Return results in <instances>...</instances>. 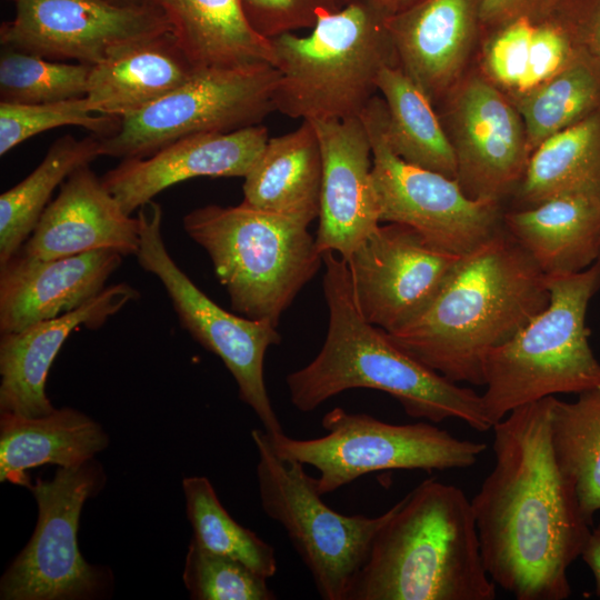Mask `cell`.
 Returning a JSON list of instances; mask_svg holds the SVG:
<instances>
[{"label": "cell", "mask_w": 600, "mask_h": 600, "mask_svg": "<svg viewBox=\"0 0 600 600\" xmlns=\"http://www.w3.org/2000/svg\"><path fill=\"white\" fill-rule=\"evenodd\" d=\"M546 274L500 227L461 257L432 300L389 337L456 382L483 386L487 354L549 303Z\"/></svg>", "instance_id": "7a4b0ae2"}, {"label": "cell", "mask_w": 600, "mask_h": 600, "mask_svg": "<svg viewBox=\"0 0 600 600\" xmlns=\"http://www.w3.org/2000/svg\"><path fill=\"white\" fill-rule=\"evenodd\" d=\"M511 100L532 153L549 137L600 110V64L584 51L563 71Z\"/></svg>", "instance_id": "1f68e13d"}, {"label": "cell", "mask_w": 600, "mask_h": 600, "mask_svg": "<svg viewBox=\"0 0 600 600\" xmlns=\"http://www.w3.org/2000/svg\"><path fill=\"white\" fill-rule=\"evenodd\" d=\"M471 500L427 479L396 503L348 600H493Z\"/></svg>", "instance_id": "277c9868"}, {"label": "cell", "mask_w": 600, "mask_h": 600, "mask_svg": "<svg viewBox=\"0 0 600 600\" xmlns=\"http://www.w3.org/2000/svg\"><path fill=\"white\" fill-rule=\"evenodd\" d=\"M14 17L0 28L1 47L49 60L96 66L139 42L171 32L153 2L16 0Z\"/></svg>", "instance_id": "5bb4252c"}, {"label": "cell", "mask_w": 600, "mask_h": 600, "mask_svg": "<svg viewBox=\"0 0 600 600\" xmlns=\"http://www.w3.org/2000/svg\"><path fill=\"white\" fill-rule=\"evenodd\" d=\"M120 122L121 118L96 114L86 97L32 104L0 102V154L58 127L79 126L99 137H109Z\"/></svg>", "instance_id": "e575fe53"}, {"label": "cell", "mask_w": 600, "mask_h": 600, "mask_svg": "<svg viewBox=\"0 0 600 600\" xmlns=\"http://www.w3.org/2000/svg\"><path fill=\"white\" fill-rule=\"evenodd\" d=\"M359 118L372 150V182L380 222L404 224L432 248L464 256L501 226L499 202L468 197L456 178L411 164L391 148L386 104L374 96Z\"/></svg>", "instance_id": "4fadbf2b"}, {"label": "cell", "mask_w": 600, "mask_h": 600, "mask_svg": "<svg viewBox=\"0 0 600 600\" xmlns=\"http://www.w3.org/2000/svg\"><path fill=\"white\" fill-rule=\"evenodd\" d=\"M108 444L103 428L72 408L54 409L42 417L0 412V481L29 488V469L79 467Z\"/></svg>", "instance_id": "d4e9b609"}, {"label": "cell", "mask_w": 600, "mask_h": 600, "mask_svg": "<svg viewBox=\"0 0 600 600\" xmlns=\"http://www.w3.org/2000/svg\"><path fill=\"white\" fill-rule=\"evenodd\" d=\"M341 7L354 2L363 1L377 9H379L386 16H392L399 13L423 0H336Z\"/></svg>", "instance_id": "7bdbcfd3"}, {"label": "cell", "mask_w": 600, "mask_h": 600, "mask_svg": "<svg viewBox=\"0 0 600 600\" xmlns=\"http://www.w3.org/2000/svg\"><path fill=\"white\" fill-rule=\"evenodd\" d=\"M599 259H600V257H599Z\"/></svg>", "instance_id": "bcb514c9"}, {"label": "cell", "mask_w": 600, "mask_h": 600, "mask_svg": "<svg viewBox=\"0 0 600 600\" xmlns=\"http://www.w3.org/2000/svg\"><path fill=\"white\" fill-rule=\"evenodd\" d=\"M580 557L592 572L596 594L600 599V526L591 530Z\"/></svg>", "instance_id": "b9f144b4"}, {"label": "cell", "mask_w": 600, "mask_h": 600, "mask_svg": "<svg viewBox=\"0 0 600 600\" xmlns=\"http://www.w3.org/2000/svg\"><path fill=\"white\" fill-rule=\"evenodd\" d=\"M10 1L16 2V0H10Z\"/></svg>", "instance_id": "f6af8a7d"}, {"label": "cell", "mask_w": 600, "mask_h": 600, "mask_svg": "<svg viewBox=\"0 0 600 600\" xmlns=\"http://www.w3.org/2000/svg\"><path fill=\"white\" fill-rule=\"evenodd\" d=\"M533 27L530 19L518 18L492 30L483 47L484 77L512 96L527 74Z\"/></svg>", "instance_id": "8d00e7d4"}, {"label": "cell", "mask_w": 600, "mask_h": 600, "mask_svg": "<svg viewBox=\"0 0 600 600\" xmlns=\"http://www.w3.org/2000/svg\"><path fill=\"white\" fill-rule=\"evenodd\" d=\"M196 69L276 64L271 39L250 23L242 0H152Z\"/></svg>", "instance_id": "4316f807"}, {"label": "cell", "mask_w": 600, "mask_h": 600, "mask_svg": "<svg viewBox=\"0 0 600 600\" xmlns=\"http://www.w3.org/2000/svg\"><path fill=\"white\" fill-rule=\"evenodd\" d=\"M251 438L258 451L262 510L283 527L320 597L348 600L372 542L396 504L376 517L339 513L322 500L303 463L277 453L268 432L253 429Z\"/></svg>", "instance_id": "ba28073f"}, {"label": "cell", "mask_w": 600, "mask_h": 600, "mask_svg": "<svg viewBox=\"0 0 600 600\" xmlns=\"http://www.w3.org/2000/svg\"><path fill=\"white\" fill-rule=\"evenodd\" d=\"M559 0H480L481 30H494L518 18L533 23L550 18Z\"/></svg>", "instance_id": "60d3db41"}, {"label": "cell", "mask_w": 600, "mask_h": 600, "mask_svg": "<svg viewBox=\"0 0 600 600\" xmlns=\"http://www.w3.org/2000/svg\"><path fill=\"white\" fill-rule=\"evenodd\" d=\"M120 3H141V2H148L150 0H112Z\"/></svg>", "instance_id": "ee69618b"}, {"label": "cell", "mask_w": 600, "mask_h": 600, "mask_svg": "<svg viewBox=\"0 0 600 600\" xmlns=\"http://www.w3.org/2000/svg\"><path fill=\"white\" fill-rule=\"evenodd\" d=\"M91 67L2 47L0 102L32 104L86 97Z\"/></svg>", "instance_id": "836d02e7"}, {"label": "cell", "mask_w": 600, "mask_h": 600, "mask_svg": "<svg viewBox=\"0 0 600 600\" xmlns=\"http://www.w3.org/2000/svg\"><path fill=\"white\" fill-rule=\"evenodd\" d=\"M182 226L208 253L231 307L276 326L323 263L309 226L243 202L193 209Z\"/></svg>", "instance_id": "52a82bcc"}, {"label": "cell", "mask_w": 600, "mask_h": 600, "mask_svg": "<svg viewBox=\"0 0 600 600\" xmlns=\"http://www.w3.org/2000/svg\"><path fill=\"white\" fill-rule=\"evenodd\" d=\"M550 430L557 462L592 524L600 511V386L582 391L573 402L553 397Z\"/></svg>", "instance_id": "4dcf8cb0"}, {"label": "cell", "mask_w": 600, "mask_h": 600, "mask_svg": "<svg viewBox=\"0 0 600 600\" xmlns=\"http://www.w3.org/2000/svg\"><path fill=\"white\" fill-rule=\"evenodd\" d=\"M439 116L453 146L457 180L471 199L499 202L517 190L530 151L513 101L484 76L460 80Z\"/></svg>", "instance_id": "9a60e30c"}, {"label": "cell", "mask_w": 600, "mask_h": 600, "mask_svg": "<svg viewBox=\"0 0 600 600\" xmlns=\"http://www.w3.org/2000/svg\"><path fill=\"white\" fill-rule=\"evenodd\" d=\"M182 490L192 539L209 551L244 563L267 579L276 574L274 548L229 514L209 479L186 477Z\"/></svg>", "instance_id": "d6a6232c"}, {"label": "cell", "mask_w": 600, "mask_h": 600, "mask_svg": "<svg viewBox=\"0 0 600 600\" xmlns=\"http://www.w3.org/2000/svg\"><path fill=\"white\" fill-rule=\"evenodd\" d=\"M461 257L430 247L404 224L388 222L346 263L359 310L367 321L391 332L432 300Z\"/></svg>", "instance_id": "2e32d148"}, {"label": "cell", "mask_w": 600, "mask_h": 600, "mask_svg": "<svg viewBox=\"0 0 600 600\" xmlns=\"http://www.w3.org/2000/svg\"><path fill=\"white\" fill-rule=\"evenodd\" d=\"M196 70L168 32L92 66L86 98L93 112L122 119L168 96Z\"/></svg>", "instance_id": "cb8c5ba5"}, {"label": "cell", "mask_w": 600, "mask_h": 600, "mask_svg": "<svg viewBox=\"0 0 600 600\" xmlns=\"http://www.w3.org/2000/svg\"><path fill=\"white\" fill-rule=\"evenodd\" d=\"M569 192L600 193V110L539 144L516 190L524 208Z\"/></svg>", "instance_id": "f1b7e54d"}, {"label": "cell", "mask_w": 600, "mask_h": 600, "mask_svg": "<svg viewBox=\"0 0 600 600\" xmlns=\"http://www.w3.org/2000/svg\"><path fill=\"white\" fill-rule=\"evenodd\" d=\"M546 283L548 306L484 359L481 400L492 426L519 407L600 386L586 323L600 259L577 273L546 276Z\"/></svg>", "instance_id": "5b68a950"}, {"label": "cell", "mask_w": 600, "mask_h": 600, "mask_svg": "<svg viewBox=\"0 0 600 600\" xmlns=\"http://www.w3.org/2000/svg\"><path fill=\"white\" fill-rule=\"evenodd\" d=\"M139 291L126 282L106 287L98 296L59 317L0 337V412L42 417L56 408L46 393L51 364L70 333L80 327L100 328Z\"/></svg>", "instance_id": "44dd1931"}, {"label": "cell", "mask_w": 600, "mask_h": 600, "mask_svg": "<svg viewBox=\"0 0 600 600\" xmlns=\"http://www.w3.org/2000/svg\"><path fill=\"white\" fill-rule=\"evenodd\" d=\"M386 104V133L404 161L457 178L453 146L434 106L397 63L384 64L376 79Z\"/></svg>", "instance_id": "83f0119b"}, {"label": "cell", "mask_w": 600, "mask_h": 600, "mask_svg": "<svg viewBox=\"0 0 600 600\" xmlns=\"http://www.w3.org/2000/svg\"><path fill=\"white\" fill-rule=\"evenodd\" d=\"M386 17L354 1L321 13L308 36L271 38L280 73L276 111L301 120L359 117L376 96L380 69L396 63Z\"/></svg>", "instance_id": "8992f818"}, {"label": "cell", "mask_w": 600, "mask_h": 600, "mask_svg": "<svg viewBox=\"0 0 600 600\" xmlns=\"http://www.w3.org/2000/svg\"><path fill=\"white\" fill-rule=\"evenodd\" d=\"M552 400L492 426L494 464L471 499L486 570L517 600L568 599L569 568L591 532L553 452Z\"/></svg>", "instance_id": "6da1fadb"}, {"label": "cell", "mask_w": 600, "mask_h": 600, "mask_svg": "<svg viewBox=\"0 0 600 600\" xmlns=\"http://www.w3.org/2000/svg\"><path fill=\"white\" fill-rule=\"evenodd\" d=\"M104 481L102 467L92 459L79 467H58L52 479L30 483L37 524L1 577L0 599L87 600L102 594L110 573L81 556L78 529L84 502Z\"/></svg>", "instance_id": "7c38bea8"}, {"label": "cell", "mask_w": 600, "mask_h": 600, "mask_svg": "<svg viewBox=\"0 0 600 600\" xmlns=\"http://www.w3.org/2000/svg\"><path fill=\"white\" fill-rule=\"evenodd\" d=\"M322 427L327 433L313 439L268 433L279 456L319 471L316 484L322 496L377 471L469 468L487 449L484 442L459 439L432 423L394 424L342 408L327 412Z\"/></svg>", "instance_id": "9c48e42d"}, {"label": "cell", "mask_w": 600, "mask_h": 600, "mask_svg": "<svg viewBox=\"0 0 600 600\" xmlns=\"http://www.w3.org/2000/svg\"><path fill=\"white\" fill-rule=\"evenodd\" d=\"M280 73L267 62L197 69L188 81L101 137L102 156L143 158L197 133L232 132L261 124L276 111Z\"/></svg>", "instance_id": "30bf717a"}, {"label": "cell", "mask_w": 600, "mask_h": 600, "mask_svg": "<svg viewBox=\"0 0 600 600\" xmlns=\"http://www.w3.org/2000/svg\"><path fill=\"white\" fill-rule=\"evenodd\" d=\"M322 157L310 120L286 134L269 138L244 177L242 202L309 226L319 216Z\"/></svg>", "instance_id": "484cf974"}, {"label": "cell", "mask_w": 600, "mask_h": 600, "mask_svg": "<svg viewBox=\"0 0 600 600\" xmlns=\"http://www.w3.org/2000/svg\"><path fill=\"white\" fill-rule=\"evenodd\" d=\"M122 258L110 249L49 260L19 251L0 264V333L81 307L106 288Z\"/></svg>", "instance_id": "7402d4cb"}, {"label": "cell", "mask_w": 600, "mask_h": 600, "mask_svg": "<svg viewBox=\"0 0 600 600\" xmlns=\"http://www.w3.org/2000/svg\"><path fill=\"white\" fill-rule=\"evenodd\" d=\"M554 14L600 64V0H559Z\"/></svg>", "instance_id": "ab89813d"}, {"label": "cell", "mask_w": 600, "mask_h": 600, "mask_svg": "<svg viewBox=\"0 0 600 600\" xmlns=\"http://www.w3.org/2000/svg\"><path fill=\"white\" fill-rule=\"evenodd\" d=\"M269 140L262 124L180 138L143 158L122 160L101 180L131 214L171 186L198 177H246Z\"/></svg>", "instance_id": "ac0fdd59"}, {"label": "cell", "mask_w": 600, "mask_h": 600, "mask_svg": "<svg viewBox=\"0 0 600 600\" xmlns=\"http://www.w3.org/2000/svg\"><path fill=\"white\" fill-rule=\"evenodd\" d=\"M599 526H600V523H599Z\"/></svg>", "instance_id": "7dc6e473"}, {"label": "cell", "mask_w": 600, "mask_h": 600, "mask_svg": "<svg viewBox=\"0 0 600 600\" xmlns=\"http://www.w3.org/2000/svg\"><path fill=\"white\" fill-rule=\"evenodd\" d=\"M546 276L583 271L600 257V193L569 192L502 217Z\"/></svg>", "instance_id": "603a6c76"}, {"label": "cell", "mask_w": 600, "mask_h": 600, "mask_svg": "<svg viewBox=\"0 0 600 600\" xmlns=\"http://www.w3.org/2000/svg\"><path fill=\"white\" fill-rule=\"evenodd\" d=\"M139 266L159 279L183 329L221 359L232 374L239 398L258 417L270 436L283 432L264 381V357L281 342L274 323L233 314L218 306L180 269L162 237V209L150 201L138 210Z\"/></svg>", "instance_id": "8fae6325"}, {"label": "cell", "mask_w": 600, "mask_h": 600, "mask_svg": "<svg viewBox=\"0 0 600 600\" xmlns=\"http://www.w3.org/2000/svg\"><path fill=\"white\" fill-rule=\"evenodd\" d=\"M251 26L268 39L311 29L319 16L342 7L336 0H242Z\"/></svg>", "instance_id": "f35d334b"}, {"label": "cell", "mask_w": 600, "mask_h": 600, "mask_svg": "<svg viewBox=\"0 0 600 600\" xmlns=\"http://www.w3.org/2000/svg\"><path fill=\"white\" fill-rule=\"evenodd\" d=\"M140 222L128 214L89 166L74 170L49 202L20 252L49 260L110 249L136 256Z\"/></svg>", "instance_id": "ffe728a7"}, {"label": "cell", "mask_w": 600, "mask_h": 600, "mask_svg": "<svg viewBox=\"0 0 600 600\" xmlns=\"http://www.w3.org/2000/svg\"><path fill=\"white\" fill-rule=\"evenodd\" d=\"M480 0H423L387 16L396 63L433 106L461 80L481 30Z\"/></svg>", "instance_id": "d6986e66"}, {"label": "cell", "mask_w": 600, "mask_h": 600, "mask_svg": "<svg viewBox=\"0 0 600 600\" xmlns=\"http://www.w3.org/2000/svg\"><path fill=\"white\" fill-rule=\"evenodd\" d=\"M583 53L584 50L554 13L534 23L527 74L513 97L557 76Z\"/></svg>", "instance_id": "74e56055"}, {"label": "cell", "mask_w": 600, "mask_h": 600, "mask_svg": "<svg viewBox=\"0 0 600 600\" xmlns=\"http://www.w3.org/2000/svg\"><path fill=\"white\" fill-rule=\"evenodd\" d=\"M323 264L328 331L314 359L286 378L296 409L310 412L343 391L363 388L390 394L412 418L432 423L457 419L480 432L492 429L481 394L430 369L366 320L341 257L327 251Z\"/></svg>", "instance_id": "3957f363"}, {"label": "cell", "mask_w": 600, "mask_h": 600, "mask_svg": "<svg viewBox=\"0 0 600 600\" xmlns=\"http://www.w3.org/2000/svg\"><path fill=\"white\" fill-rule=\"evenodd\" d=\"M193 600H274L267 578L244 563L214 553L191 538L182 573Z\"/></svg>", "instance_id": "d590c367"}, {"label": "cell", "mask_w": 600, "mask_h": 600, "mask_svg": "<svg viewBox=\"0 0 600 600\" xmlns=\"http://www.w3.org/2000/svg\"><path fill=\"white\" fill-rule=\"evenodd\" d=\"M310 121L322 157L316 244L322 254L331 251L346 261L381 223L371 143L359 117Z\"/></svg>", "instance_id": "e0dca14e"}, {"label": "cell", "mask_w": 600, "mask_h": 600, "mask_svg": "<svg viewBox=\"0 0 600 600\" xmlns=\"http://www.w3.org/2000/svg\"><path fill=\"white\" fill-rule=\"evenodd\" d=\"M101 156V137L64 134L49 147L30 174L0 196V264L20 251L56 188Z\"/></svg>", "instance_id": "f546056e"}]
</instances>
